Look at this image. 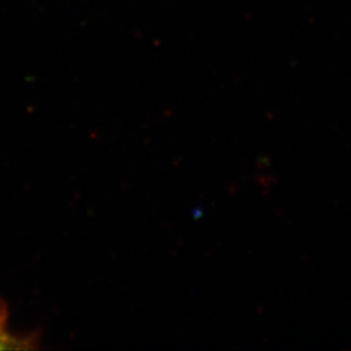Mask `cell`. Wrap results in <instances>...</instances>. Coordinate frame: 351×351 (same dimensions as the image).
Returning <instances> with one entry per match:
<instances>
[{"mask_svg":"<svg viewBox=\"0 0 351 351\" xmlns=\"http://www.w3.org/2000/svg\"><path fill=\"white\" fill-rule=\"evenodd\" d=\"M10 308L0 298V350H36L40 348V332L12 333L8 329Z\"/></svg>","mask_w":351,"mask_h":351,"instance_id":"1","label":"cell"}]
</instances>
